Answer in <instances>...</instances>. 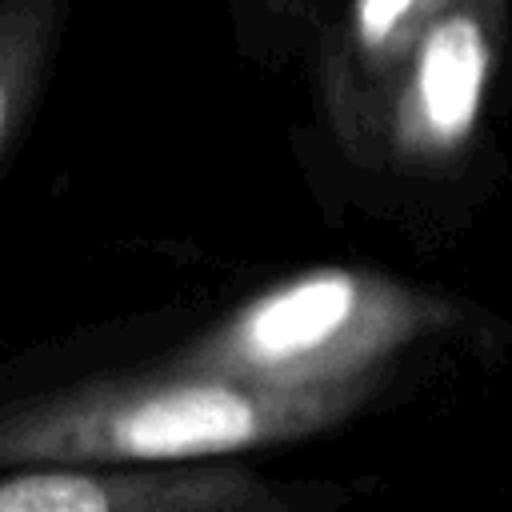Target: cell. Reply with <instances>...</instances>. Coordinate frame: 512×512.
<instances>
[{
	"label": "cell",
	"instance_id": "cell-3",
	"mask_svg": "<svg viewBox=\"0 0 512 512\" xmlns=\"http://www.w3.org/2000/svg\"><path fill=\"white\" fill-rule=\"evenodd\" d=\"M76 0H0V172L40 116Z\"/></svg>",
	"mask_w": 512,
	"mask_h": 512
},
{
	"label": "cell",
	"instance_id": "cell-4",
	"mask_svg": "<svg viewBox=\"0 0 512 512\" xmlns=\"http://www.w3.org/2000/svg\"><path fill=\"white\" fill-rule=\"evenodd\" d=\"M232 48L260 72H292L332 0H220Z\"/></svg>",
	"mask_w": 512,
	"mask_h": 512
},
{
	"label": "cell",
	"instance_id": "cell-1",
	"mask_svg": "<svg viewBox=\"0 0 512 512\" xmlns=\"http://www.w3.org/2000/svg\"><path fill=\"white\" fill-rule=\"evenodd\" d=\"M292 72V156L328 224L444 248L500 196L512 0H332Z\"/></svg>",
	"mask_w": 512,
	"mask_h": 512
},
{
	"label": "cell",
	"instance_id": "cell-2",
	"mask_svg": "<svg viewBox=\"0 0 512 512\" xmlns=\"http://www.w3.org/2000/svg\"><path fill=\"white\" fill-rule=\"evenodd\" d=\"M364 492L340 476L268 472L252 456L0 464V512H336Z\"/></svg>",
	"mask_w": 512,
	"mask_h": 512
}]
</instances>
